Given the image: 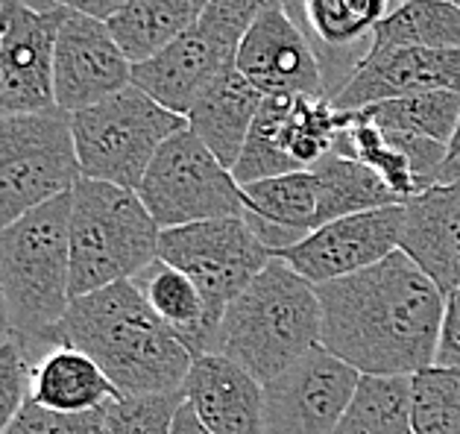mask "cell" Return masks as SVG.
<instances>
[{"label": "cell", "mask_w": 460, "mask_h": 434, "mask_svg": "<svg viewBox=\"0 0 460 434\" xmlns=\"http://www.w3.org/2000/svg\"><path fill=\"white\" fill-rule=\"evenodd\" d=\"M323 347L361 376H417L437 364L446 294L405 252L317 288Z\"/></svg>", "instance_id": "1"}, {"label": "cell", "mask_w": 460, "mask_h": 434, "mask_svg": "<svg viewBox=\"0 0 460 434\" xmlns=\"http://www.w3.org/2000/svg\"><path fill=\"white\" fill-rule=\"evenodd\" d=\"M56 347L94 359L120 396L182 394L194 355L155 317L132 279L74 299L56 329Z\"/></svg>", "instance_id": "2"}, {"label": "cell", "mask_w": 460, "mask_h": 434, "mask_svg": "<svg viewBox=\"0 0 460 434\" xmlns=\"http://www.w3.org/2000/svg\"><path fill=\"white\" fill-rule=\"evenodd\" d=\"M0 288L15 343L39 364L71 308V194L0 229Z\"/></svg>", "instance_id": "3"}, {"label": "cell", "mask_w": 460, "mask_h": 434, "mask_svg": "<svg viewBox=\"0 0 460 434\" xmlns=\"http://www.w3.org/2000/svg\"><path fill=\"white\" fill-rule=\"evenodd\" d=\"M323 347L317 288L273 259L220 320L215 350L267 385Z\"/></svg>", "instance_id": "4"}, {"label": "cell", "mask_w": 460, "mask_h": 434, "mask_svg": "<svg viewBox=\"0 0 460 434\" xmlns=\"http://www.w3.org/2000/svg\"><path fill=\"white\" fill-rule=\"evenodd\" d=\"M246 224L273 252L302 241L332 220L402 206L378 176L352 159L329 153L308 171L243 188Z\"/></svg>", "instance_id": "5"}, {"label": "cell", "mask_w": 460, "mask_h": 434, "mask_svg": "<svg viewBox=\"0 0 460 434\" xmlns=\"http://www.w3.org/2000/svg\"><path fill=\"white\" fill-rule=\"evenodd\" d=\"M159 235L138 191L83 176L71 191V299L138 276L159 259Z\"/></svg>", "instance_id": "6"}, {"label": "cell", "mask_w": 460, "mask_h": 434, "mask_svg": "<svg viewBox=\"0 0 460 434\" xmlns=\"http://www.w3.org/2000/svg\"><path fill=\"white\" fill-rule=\"evenodd\" d=\"M188 120L127 85L115 97L71 115L76 159L85 180L138 191L159 147L182 132Z\"/></svg>", "instance_id": "7"}, {"label": "cell", "mask_w": 460, "mask_h": 434, "mask_svg": "<svg viewBox=\"0 0 460 434\" xmlns=\"http://www.w3.org/2000/svg\"><path fill=\"white\" fill-rule=\"evenodd\" d=\"M276 4L279 0H211L194 27L153 59L132 65V85L185 118L197 97L234 65L238 44L252 18Z\"/></svg>", "instance_id": "8"}, {"label": "cell", "mask_w": 460, "mask_h": 434, "mask_svg": "<svg viewBox=\"0 0 460 434\" xmlns=\"http://www.w3.org/2000/svg\"><path fill=\"white\" fill-rule=\"evenodd\" d=\"M83 180L71 115L59 106L0 120V229Z\"/></svg>", "instance_id": "9"}, {"label": "cell", "mask_w": 460, "mask_h": 434, "mask_svg": "<svg viewBox=\"0 0 460 434\" xmlns=\"http://www.w3.org/2000/svg\"><path fill=\"white\" fill-rule=\"evenodd\" d=\"M138 197L159 229L246 215L243 188L234 173L188 127L159 147Z\"/></svg>", "instance_id": "10"}, {"label": "cell", "mask_w": 460, "mask_h": 434, "mask_svg": "<svg viewBox=\"0 0 460 434\" xmlns=\"http://www.w3.org/2000/svg\"><path fill=\"white\" fill-rule=\"evenodd\" d=\"M343 120L346 115L334 109L329 97H264L241 159L232 168L234 180L246 188L252 182L314 168L334 153Z\"/></svg>", "instance_id": "11"}, {"label": "cell", "mask_w": 460, "mask_h": 434, "mask_svg": "<svg viewBox=\"0 0 460 434\" xmlns=\"http://www.w3.org/2000/svg\"><path fill=\"white\" fill-rule=\"evenodd\" d=\"M159 259L182 270L199 288L215 320L238 299L276 252L255 235L246 217H217L162 229Z\"/></svg>", "instance_id": "12"}, {"label": "cell", "mask_w": 460, "mask_h": 434, "mask_svg": "<svg viewBox=\"0 0 460 434\" xmlns=\"http://www.w3.org/2000/svg\"><path fill=\"white\" fill-rule=\"evenodd\" d=\"M68 9L0 0V120L56 109L53 50Z\"/></svg>", "instance_id": "13"}, {"label": "cell", "mask_w": 460, "mask_h": 434, "mask_svg": "<svg viewBox=\"0 0 460 434\" xmlns=\"http://www.w3.org/2000/svg\"><path fill=\"white\" fill-rule=\"evenodd\" d=\"M361 373L325 347L264 385L267 434H332L349 408Z\"/></svg>", "instance_id": "14"}, {"label": "cell", "mask_w": 460, "mask_h": 434, "mask_svg": "<svg viewBox=\"0 0 460 434\" xmlns=\"http://www.w3.org/2000/svg\"><path fill=\"white\" fill-rule=\"evenodd\" d=\"M399 235L402 206H385L332 220L302 241L279 250L276 259H282L302 279L320 288L390 259L393 252H399Z\"/></svg>", "instance_id": "15"}, {"label": "cell", "mask_w": 460, "mask_h": 434, "mask_svg": "<svg viewBox=\"0 0 460 434\" xmlns=\"http://www.w3.org/2000/svg\"><path fill=\"white\" fill-rule=\"evenodd\" d=\"M132 85V62L109 24L68 13L53 50V94L62 112H83Z\"/></svg>", "instance_id": "16"}, {"label": "cell", "mask_w": 460, "mask_h": 434, "mask_svg": "<svg viewBox=\"0 0 460 434\" xmlns=\"http://www.w3.org/2000/svg\"><path fill=\"white\" fill-rule=\"evenodd\" d=\"M234 68L264 97H329L317 50L282 4L267 6L252 18L238 44Z\"/></svg>", "instance_id": "17"}, {"label": "cell", "mask_w": 460, "mask_h": 434, "mask_svg": "<svg viewBox=\"0 0 460 434\" xmlns=\"http://www.w3.org/2000/svg\"><path fill=\"white\" fill-rule=\"evenodd\" d=\"M343 129L334 153L369 168L402 206L429 188L448 182V147L431 138L390 132L364 112H343Z\"/></svg>", "instance_id": "18"}, {"label": "cell", "mask_w": 460, "mask_h": 434, "mask_svg": "<svg viewBox=\"0 0 460 434\" xmlns=\"http://www.w3.org/2000/svg\"><path fill=\"white\" fill-rule=\"evenodd\" d=\"M431 92L460 94V48H402L387 53H367L341 92L332 97V103L338 112H361V109L385 103V100Z\"/></svg>", "instance_id": "19"}, {"label": "cell", "mask_w": 460, "mask_h": 434, "mask_svg": "<svg viewBox=\"0 0 460 434\" xmlns=\"http://www.w3.org/2000/svg\"><path fill=\"white\" fill-rule=\"evenodd\" d=\"M323 62L329 100L364 62L376 27L393 13V0H282Z\"/></svg>", "instance_id": "20"}, {"label": "cell", "mask_w": 460, "mask_h": 434, "mask_svg": "<svg viewBox=\"0 0 460 434\" xmlns=\"http://www.w3.org/2000/svg\"><path fill=\"white\" fill-rule=\"evenodd\" d=\"M182 396L211 434H267L264 385L226 355H197Z\"/></svg>", "instance_id": "21"}, {"label": "cell", "mask_w": 460, "mask_h": 434, "mask_svg": "<svg viewBox=\"0 0 460 434\" xmlns=\"http://www.w3.org/2000/svg\"><path fill=\"white\" fill-rule=\"evenodd\" d=\"M399 252L448 297L460 288V180L440 182L402 206Z\"/></svg>", "instance_id": "22"}, {"label": "cell", "mask_w": 460, "mask_h": 434, "mask_svg": "<svg viewBox=\"0 0 460 434\" xmlns=\"http://www.w3.org/2000/svg\"><path fill=\"white\" fill-rule=\"evenodd\" d=\"M261 103L264 94L232 65L197 97L185 120L188 129L232 171L234 162L241 159V150L250 138L252 120Z\"/></svg>", "instance_id": "23"}, {"label": "cell", "mask_w": 460, "mask_h": 434, "mask_svg": "<svg viewBox=\"0 0 460 434\" xmlns=\"http://www.w3.org/2000/svg\"><path fill=\"white\" fill-rule=\"evenodd\" d=\"M132 285L138 288L147 306L155 311V317L185 343L194 359L215 350L220 320H215L199 288L182 270L155 259L138 276H132Z\"/></svg>", "instance_id": "24"}, {"label": "cell", "mask_w": 460, "mask_h": 434, "mask_svg": "<svg viewBox=\"0 0 460 434\" xmlns=\"http://www.w3.org/2000/svg\"><path fill=\"white\" fill-rule=\"evenodd\" d=\"M120 394L94 359L74 347H56L32 367L30 403L65 414H83L115 403Z\"/></svg>", "instance_id": "25"}, {"label": "cell", "mask_w": 460, "mask_h": 434, "mask_svg": "<svg viewBox=\"0 0 460 434\" xmlns=\"http://www.w3.org/2000/svg\"><path fill=\"white\" fill-rule=\"evenodd\" d=\"M208 4L211 0H129L109 21V30L127 59L141 65L194 27Z\"/></svg>", "instance_id": "26"}, {"label": "cell", "mask_w": 460, "mask_h": 434, "mask_svg": "<svg viewBox=\"0 0 460 434\" xmlns=\"http://www.w3.org/2000/svg\"><path fill=\"white\" fill-rule=\"evenodd\" d=\"M402 48L457 50L460 48V4L455 0H408L396 6L373 32L369 53Z\"/></svg>", "instance_id": "27"}, {"label": "cell", "mask_w": 460, "mask_h": 434, "mask_svg": "<svg viewBox=\"0 0 460 434\" xmlns=\"http://www.w3.org/2000/svg\"><path fill=\"white\" fill-rule=\"evenodd\" d=\"M332 434H413L411 378L361 376L349 408Z\"/></svg>", "instance_id": "28"}, {"label": "cell", "mask_w": 460, "mask_h": 434, "mask_svg": "<svg viewBox=\"0 0 460 434\" xmlns=\"http://www.w3.org/2000/svg\"><path fill=\"white\" fill-rule=\"evenodd\" d=\"M361 112L390 132H408V136L431 138L437 144H452L460 124V94L431 92L402 100H385L361 109Z\"/></svg>", "instance_id": "29"}, {"label": "cell", "mask_w": 460, "mask_h": 434, "mask_svg": "<svg viewBox=\"0 0 460 434\" xmlns=\"http://www.w3.org/2000/svg\"><path fill=\"white\" fill-rule=\"evenodd\" d=\"M411 431L460 434V370L431 364L411 376Z\"/></svg>", "instance_id": "30"}, {"label": "cell", "mask_w": 460, "mask_h": 434, "mask_svg": "<svg viewBox=\"0 0 460 434\" xmlns=\"http://www.w3.org/2000/svg\"><path fill=\"white\" fill-rule=\"evenodd\" d=\"M182 394L164 396H118L106 405L103 434H171Z\"/></svg>", "instance_id": "31"}, {"label": "cell", "mask_w": 460, "mask_h": 434, "mask_svg": "<svg viewBox=\"0 0 460 434\" xmlns=\"http://www.w3.org/2000/svg\"><path fill=\"white\" fill-rule=\"evenodd\" d=\"M106 408L83 411V414H65V411H50L36 403L21 408V414L9 426L6 434H103Z\"/></svg>", "instance_id": "32"}, {"label": "cell", "mask_w": 460, "mask_h": 434, "mask_svg": "<svg viewBox=\"0 0 460 434\" xmlns=\"http://www.w3.org/2000/svg\"><path fill=\"white\" fill-rule=\"evenodd\" d=\"M32 367L36 364L27 359V352L15 341L0 343V434L9 431L21 408L27 405Z\"/></svg>", "instance_id": "33"}, {"label": "cell", "mask_w": 460, "mask_h": 434, "mask_svg": "<svg viewBox=\"0 0 460 434\" xmlns=\"http://www.w3.org/2000/svg\"><path fill=\"white\" fill-rule=\"evenodd\" d=\"M437 364L457 367L460 370V288L446 297V320H443L440 350H437Z\"/></svg>", "instance_id": "34"}, {"label": "cell", "mask_w": 460, "mask_h": 434, "mask_svg": "<svg viewBox=\"0 0 460 434\" xmlns=\"http://www.w3.org/2000/svg\"><path fill=\"white\" fill-rule=\"evenodd\" d=\"M48 4L50 6H62V9H68V13H76V15H85V18H94V21H103V24H109V21L129 4V0H48Z\"/></svg>", "instance_id": "35"}, {"label": "cell", "mask_w": 460, "mask_h": 434, "mask_svg": "<svg viewBox=\"0 0 460 434\" xmlns=\"http://www.w3.org/2000/svg\"><path fill=\"white\" fill-rule=\"evenodd\" d=\"M171 434H211V431L203 426V422H199V417L194 414V408H190L188 403H182V408L176 411Z\"/></svg>", "instance_id": "36"}, {"label": "cell", "mask_w": 460, "mask_h": 434, "mask_svg": "<svg viewBox=\"0 0 460 434\" xmlns=\"http://www.w3.org/2000/svg\"><path fill=\"white\" fill-rule=\"evenodd\" d=\"M15 332H13V314H9V303L4 297V288H0V343L13 341Z\"/></svg>", "instance_id": "37"}, {"label": "cell", "mask_w": 460, "mask_h": 434, "mask_svg": "<svg viewBox=\"0 0 460 434\" xmlns=\"http://www.w3.org/2000/svg\"><path fill=\"white\" fill-rule=\"evenodd\" d=\"M460 180V124L455 132V141L448 144V182Z\"/></svg>", "instance_id": "38"}, {"label": "cell", "mask_w": 460, "mask_h": 434, "mask_svg": "<svg viewBox=\"0 0 460 434\" xmlns=\"http://www.w3.org/2000/svg\"><path fill=\"white\" fill-rule=\"evenodd\" d=\"M402 4H408V0H393V9H396V6H402ZM455 4H460V0H455Z\"/></svg>", "instance_id": "39"}, {"label": "cell", "mask_w": 460, "mask_h": 434, "mask_svg": "<svg viewBox=\"0 0 460 434\" xmlns=\"http://www.w3.org/2000/svg\"><path fill=\"white\" fill-rule=\"evenodd\" d=\"M0 50H4V30H0Z\"/></svg>", "instance_id": "40"}]
</instances>
